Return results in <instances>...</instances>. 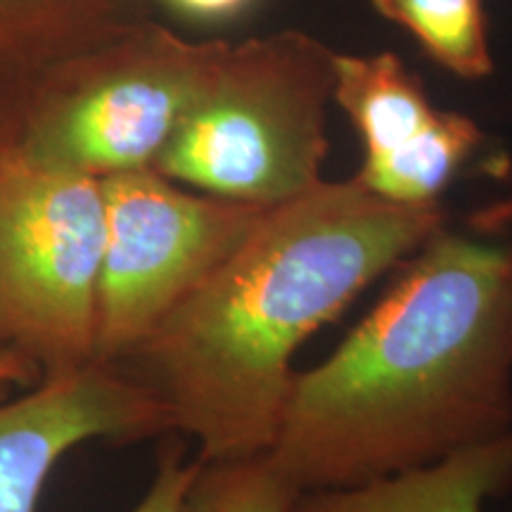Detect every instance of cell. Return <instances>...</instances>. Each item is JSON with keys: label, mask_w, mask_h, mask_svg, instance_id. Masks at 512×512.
<instances>
[{"label": "cell", "mask_w": 512, "mask_h": 512, "mask_svg": "<svg viewBox=\"0 0 512 512\" xmlns=\"http://www.w3.org/2000/svg\"><path fill=\"white\" fill-rule=\"evenodd\" d=\"M444 228V211L320 181L275 204L252 233L117 366L155 399L200 460L271 451L290 396L292 358L377 278Z\"/></svg>", "instance_id": "2"}, {"label": "cell", "mask_w": 512, "mask_h": 512, "mask_svg": "<svg viewBox=\"0 0 512 512\" xmlns=\"http://www.w3.org/2000/svg\"><path fill=\"white\" fill-rule=\"evenodd\" d=\"M197 470H200V458L185 463L181 441H169L159 453L150 489L131 512H181Z\"/></svg>", "instance_id": "13"}, {"label": "cell", "mask_w": 512, "mask_h": 512, "mask_svg": "<svg viewBox=\"0 0 512 512\" xmlns=\"http://www.w3.org/2000/svg\"><path fill=\"white\" fill-rule=\"evenodd\" d=\"M102 181L95 363H117L252 233L271 207L183 188L155 169Z\"/></svg>", "instance_id": "6"}, {"label": "cell", "mask_w": 512, "mask_h": 512, "mask_svg": "<svg viewBox=\"0 0 512 512\" xmlns=\"http://www.w3.org/2000/svg\"><path fill=\"white\" fill-rule=\"evenodd\" d=\"M335 55L297 29L230 43L152 169L183 188L275 207L325 181Z\"/></svg>", "instance_id": "3"}, {"label": "cell", "mask_w": 512, "mask_h": 512, "mask_svg": "<svg viewBox=\"0 0 512 512\" xmlns=\"http://www.w3.org/2000/svg\"><path fill=\"white\" fill-rule=\"evenodd\" d=\"M155 17V0H0V145L17 143L57 69Z\"/></svg>", "instance_id": "9"}, {"label": "cell", "mask_w": 512, "mask_h": 512, "mask_svg": "<svg viewBox=\"0 0 512 512\" xmlns=\"http://www.w3.org/2000/svg\"><path fill=\"white\" fill-rule=\"evenodd\" d=\"M370 5L458 79L479 81L494 72L484 0H370Z\"/></svg>", "instance_id": "11"}, {"label": "cell", "mask_w": 512, "mask_h": 512, "mask_svg": "<svg viewBox=\"0 0 512 512\" xmlns=\"http://www.w3.org/2000/svg\"><path fill=\"white\" fill-rule=\"evenodd\" d=\"M256 0H155L157 12L164 10L185 22L214 27V24H228L247 15L254 8Z\"/></svg>", "instance_id": "14"}, {"label": "cell", "mask_w": 512, "mask_h": 512, "mask_svg": "<svg viewBox=\"0 0 512 512\" xmlns=\"http://www.w3.org/2000/svg\"><path fill=\"white\" fill-rule=\"evenodd\" d=\"M304 494L271 453L200 460L181 512H292Z\"/></svg>", "instance_id": "12"}, {"label": "cell", "mask_w": 512, "mask_h": 512, "mask_svg": "<svg viewBox=\"0 0 512 512\" xmlns=\"http://www.w3.org/2000/svg\"><path fill=\"white\" fill-rule=\"evenodd\" d=\"M332 105L347 114L363 143L354 181L406 207L439 204L484 140L470 117L434 107L394 53H337Z\"/></svg>", "instance_id": "7"}, {"label": "cell", "mask_w": 512, "mask_h": 512, "mask_svg": "<svg viewBox=\"0 0 512 512\" xmlns=\"http://www.w3.org/2000/svg\"><path fill=\"white\" fill-rule=\"evenodd\" d=\"M335 354L294 375L271 453L302 494L444 463L512 432L510 247L439 228Z\"/></svg>", "instance_id": "1"}, {"label": "cell", "mask_w": 512, "mask_h": 512, "mask_svg": "<svg viewBox=\"0 0 512 512\" xmlns=\"http://www.w3.org/2000/svg\"><path fill=\"white\" fill-rule=\"evenodd\" d=\"M512 489V432L444 463L349 491L304 494L292 512H484Z\"/></svg>", "instance_id": "10"}, {"label": "cell", "mask_w": 512, "mask_h": 512, "mask_svg": "<svg viewBox=\"0 0 512 512\" xmlns=\"http://www.w3.org/2000/svg\"><path fill=\"white\" fill-rule=\"evenodd\" d=\"M228 46L147 19L57 69L15 145L38 162L93 178L152 169Z\"/></svg>", "instance_id": "5"}, {"label": "cell", "mask_w": 512, "mask_h": 512, "mask_svg": "<svg viewBox=\"0 0 512 512\" xmlns=\"http://www.w3.org/2000/svg\"><path fill=\"white\" fill-rule=\"evenodd\" d=\"M510 264H512V247H510Z\"/></svg>", "instance_id": "16"}, {"label": "cell", "mask_w": 512, "mask_h": 512, "mask_svg": "<svg viewBox=\"0 0 512 512\" xmlns=\"http://www.w3.org/2000/svg\"><path fill=\"white\" fill-rule=\"evenodd\" d=\"M100 178L0 145V347L43 377L95 363Z\"/></svg>", "instance_id": "4"}, {"label": "cell", "mask_w": 512, "mask_h": 512, "mask_svg": "<svg viewBox=\"0 0 512 512\" xmlns=\"http://www.w3.org/2000/svg\"><path fill=\"white\" fill-rule=\"evenodd\" d=\"M166 434L162 406L117 366L43 377L0 403V512H41L53 470L86 441L131 444Z\"/></svg>", "instance_id": "8"}, {"label": "cell", "mask_w": 512, "mask_h": 512, "mask_svg": "<svg viewBox=\"0 0 512 512\" xmlns=\"http://www.w3.org/2000/svg\"><path fill=\"white\" fill-rule=\"evenodd\" d=\"M38 382V375L29 363H24L22 358L12 351L0 347V387H10V384H19V387L29 389Z\"/></svg>", "instance_id": "15"}]
</instances>
